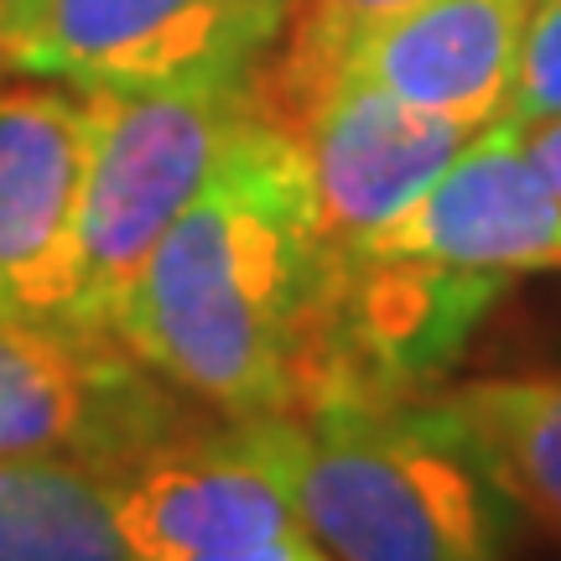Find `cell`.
Here are the masks:
<instances>
[{
	"mask_svg": "<svg viewBox=\"0 0 561 561\" xmlns=\"http://www.w3.org/2000/svg\"><path fill=\"white\" fill-rule=\"evenodd\" d=\"M37 5H42V0H0V47L16 37L26 21L37 16Z\"/></svg>",
	"mask_w": 561,
	"mask_h": 561,
	"instance_id": "ac0fdd59",
	"label": "cell"
},
{
	"mask_svg": "<svg viewBox=\"0 0 561 561\" xmlns=\"http://www.w3.org/2000/svg\"><path fill=\"white\" fill-rule=\"evenodd\" d=\"M411 0H307V11L291 21V42H286V58L276 68H265L261 79V100L271 110V121H291L301 104L318 94L322 83L339 73L348 42L369 32L375 21L405 11Z\"/></svg>",
	"mask_w": 561,
	"mask_h": 561,
	"instance_id": "5bb4252c",
	"label": "cell"
},
{
	"mask_svg": "<svg viewBox=\"0 0 561 561\" xmlns=\"http://www.w3.org/2000/svg\"><path fill=\"white\" fill-rule=\"evenodd\" d=\"M525 146H530V161L541 167V178L551 182V193L561 198V115L546 125H530V130H525Z\"/></svg>",
	"mask_w": 561,
	"mask_h": 561,
	"instance_id": "e0dca14e",
	"label": "cell"
},
{
	"mask_svg": "<svg viewBox=\"0 0 561 561\" xmlns=\"http://www.w3.org/2000/svg\"><path fill=\"white\" fill-rule=\"evenodd\" d=\"M198 561H339L312 530H286V536H265V541L234 546V551H214Z\"/></svg>",
	"mask_w": 561,
	"mask_h": 561,
	"instance_id": "2e32d148",
	"label": "cell"
},
{
	"mask_svg": "<svg viewBox=\"0 0 561 561\" xmlns=\"http://www.w3.org/2000/svg\"><path fill=\"white\" fill-rule=\"evenodd\" d=\"M437 396L510 504L561 541V369L462 380Z\"/></svg>",
	"mask_w": 561,
	"mask_h": 561,
	"instance_id": "7c38bea8",
	"label": "cell"
},
{
	"mask_svg": "<svg viewBox=\"0 0 561 561\" xmlns=\"http://www.w3.org/2000/svg\"><path fill=\"white\" fill-rule=\"evenodd\" d=\"M265 110L250 89H94V146L79 219V328L115 333L151 250L198 198L229 140Z\"/></svg>",
	"mask_w": 561,
	"mask_h": 561,
	"instance_id": "3957f363",
	"label": "cell"
},
{
	"mask_svg": "<svg viewBox=\"0 0 561 561\" xmlns=\"http://www.w3.org/2000/svg\"><path fill=\"white\" fill-rule=\"evenodd\" d=\"M510 276L405 255L339 250L307 359V411L343 401H416L442 390Z\"/></svg>",
	"mask_w": 561,
	"mask_h": 561,
	"instance_id": "52a82bcc",
	"label": "cell"
},
{
	"mask_svg": "<svg viewBox=\"0 0 561 561\" xmlns=\"http://www.w3.org/2000/svg\"><path fill=\"white\" fill-rule=\"evenodd\" d=\"M297 136L328 244L359 250L447 172L473 125L416 110L359 73H333L286 121Z\"/></svg>",
	"mask_w": 561,
	"mask_h": 561,
	"instance_id": "9c48e42d",
	"label": "cell"
},
{
	"mask_svg": "<svg viewBox=\"0 0 561 561\" xmlns=\"http://www.w3.org/2000/svg\"><path fill=\"white\" fill-rule=\"evenodd\" d=\"M301 0H42L0 68L68 89H250L291 37Z\"/></svg>",
	"mask_w": 561,
	"mask_h": 561,
	"instance_id": "277c9868",
	"label": "cell"
},
{
	"mask_svg": "<svg viewBox=\"0 0 561 561\" xmlns=\"http://www.w3.org/2000/svg\"><path fill=\"white\" fill-rule=\"evenodd\" d=\"M0 561H136L100 473L68 458H0Z\"/></svg>",
	"mask_w": 561,
	"mask_h": 561,
	"instance_id": "4fadbf2b",
	"label": "cell"
},
{
	"mask_svg": "<svg viewBox=\"0 0 561 561\" xmlns=\"http://www.w3.org/2000/svg\"><path fill=\"white\" fill-rule=\"evenodd\" d=\"M333 255L297 136L261 110L151 250L115 339L219 416H301Z\"/></svg>",
	"mask_w": 561,
	"mask_h": 561,
	"instance_id": "6da1fadb",
	"label": "cell"
},
{
	"mask_svg": "<svg viewBox=\"0 0 561 561\" xmlns=\"http://www.w3.org/2000/svg\"><path fill=\"white\" fill-rule=\"evenodd\" d=\"M301 525L339 561H504L515 504L442 396L301 416Z\"/></svg>",
	"mask_w": 561,
	"mask_h": 561,
	"instance_id": "7a4b0ae2",
	"label": "cell"
},
{
	"mask_svg": "<svg viewBox=\"0 0 561 561\" xmlns=\"http://www.w3.org/2000/svg\"><path fill=\"white\" fill-rule=\"evenodd\" d=\"M301 416H203L110 473L104 494L136 561H198L307 530L297 500Z\"/></svg>",
	"mask_w": 561,
	"mask_h": 561,
	"instance_id": "8992f818",
	"label": "cell"
},
{
	"mask_svg": "<svg viewBox=\"0 0 561 561\" xmlns=\"http://www.w3.org/2000/svg\"><path fill=\"white\" fill-rule=\"evenodd\" d=\"M530 5L536 0H411L348 42L339 73H359L396 100L479 130L504 110Z\"/></svg>",
	"mask_w": 561,
	"mask_h": 561,
	"instance_id": "8fae6325",
	"label": "cell"
},
{
	"mask_svg": "<svg viewBox=\"0 0 561 561\" xmlns=\"http://www.w3.org/2000/svg\"><path fill=\"white\" fill-rule=\"evenodd\" d=\"M203 416L115 333L0 312V458H68L110 479Z\"/></svg>",
	"mask_w": 561,
	"mask_h": 561,
	"instance_id": "5b68a950",
	"label": "cell"
},
{
	"mask_svg": "<svg viewBox=\"0 0 561 561\" xmlns=\"http://www.w3.org/2000/svg\"><path fill=\"white\" fill-rule=\"evenodd\" d=\"M359 250L489 276L561 271V198L530 161L520 125L489 121L447 161V172Z\"/></svg>",
	"mask_w": 561,
	"mask_h": 561,
	"instance_id": "30bf717a",
	"label": "cell"
},
{
	"mask_svg": "<svg viewBox=\"0 0 561 561\" xmlns=\"http://www.w3.org/2000/svg\"><path fill=\"white\" fill-rule=\"evenodd\" d=\"M89 146L83 89L0 68V312L11 318L79 328Z\"/></svg>",
	"mask_w": 561,
	"mask_h": 561,
	"instance_id": "ba28073f",
	"label": "cell"
},
{
	"mask_svg": "<svg viewBox=\"0 0 561 561\" xmlns=\"http://www.w3.org/2000/svg\"><path fill=\"white\" fill-rule=\"evenodd\" d=\"M561 115V0H536L525 21L520 53H515V79L504 94V110L494 121H510L530 130Z\"/></svg>",
	"mask_w": 561,
	"mask_h": 561,
	"instance_id": "9a60e30c",
	"label": "cell"
}]
</instances>
